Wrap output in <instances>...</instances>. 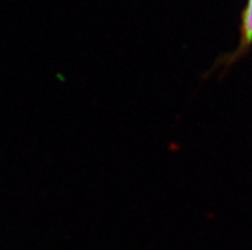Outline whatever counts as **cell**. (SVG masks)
<instances>
[{
  "label": "cell",
  "mask_w": 252,
  "mask_h": 250,
  "mask_svg": "<svg viewBox=\"0 0 252 250\" xmlns=\"http://www.w3.org/2000/svg\"><path fill=\"white\" fill-rule=\"evenodd\" d=\"M242 38H241L240 49L237 51V54H240L241 51L246 50L249 46L252 45V0H249L246 9L243 12L242 19Z\"/></svg>",
  "instance_id": "cell-1"
}]
</instances>
